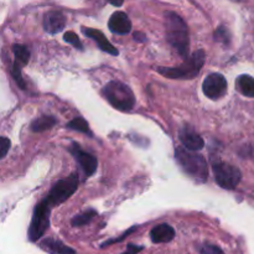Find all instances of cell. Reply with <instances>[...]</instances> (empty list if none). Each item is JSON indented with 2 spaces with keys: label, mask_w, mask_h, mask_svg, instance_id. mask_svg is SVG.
<instances>
[{
  "label": "cell",
  "mask_w": 254,
  "mask_h": 254,
  "mask_svg": "<svg viewBox=\"0 0 254 254\" xmlns=\"http://www.w3.org/2000/svg\"><path fill=\"white\" fill-rule=\"evenodd\" d=\"M109 30L114 34L127 35L131 30V21L128 17V15L123 11L114 12L108 21Z\"/></svg>",
  "instance_id": "cell-11"
},
{
  "label": "cell",
  "mask_w": 254,
  "mask_h": 254,
  "mask_svg": "<svg viewBox=\"0 0 254 254\" xmlns=\"http://www.w3.org/2000/svg\"><path fill=\"white\" fill-rule=\"evenodd\" d=\"M21 68H22V67H20L19 64H15V62H14V64H12L11 74H12V77H14L15 82H16V83L19 84L20 88L24 89L25 87H26V84H25L24 79H22V76H21Z\"/></svg>",
  "instance_id": "cell-23"
},
{
  "label": "cell",
  "mask_w": 254,
  "mask_h": 254,
  "mask_svg": "<svg viewBox=\"0 0 254 254\" xmlns=\"http://www.w3.org/2000/svg\"><path fill=\"white\" fill-rule=\"evenodd\" d=\"M41 248H44L50 254H76L72 248L67 247L61 241L52 240V238H47V240L42 241Z\"/></svg>",
  "instance_id": "cell-15"
},
{
  "label": "cell",
  "mask_w": 254,
  "mask_h": 254,
  "mask_svg": "<svg viewBox=\"0 0 254 254\" xmlns=\"http://www.w3.org/2000/svg\"><path fill=\"white\" fill-rule=\"evenodd\" d=\"M77 189H78V175L71 174L68 178L59 180L52 186V189L46 196L47 203L51 207L61 205L76 192Z\"/></svg>",
  "instance_id": "cell-5"
},
{
  "label": "cell",
  "mask_w": 254,
  "mask_h": 254,
  "mask_svg": "<svg viewBox=\"0 0 254 254\" xmlns=\"http://www.w3.org/2000/svg\"><path fill=\"white\" fill-rule=\"evenodd\" d=\"M55 124H56V119L54 117H40V118L35 119L31 123V130L35 131V133H41V131L47 130V129H51Z\"/></svg>",
  "instance_id": "cell-17"
},
{
  "label": "cell",
  "mask_w": 254,
  "mask_h": 254,
  "mask_svg": "<svg viewBox=\"0 0 254 254\" xmlns=\"http://www.w3.org/2000/svg\"><path fill=\"white\" fill-rule=\"evenodd\" d=\"M67 128L72 129V130L81 131V133L84 134H88V135H92L88 123H87L82 117H76L74 119H72V121L67 124Z\"/></svg>",
  "instance_id": "cell-19"
},
{
  "label": "cell",
  "mask_w": 254,
  "mask_h": 254,
  "mask_svg": "<svg viewBox=\"0 0 254 254\" xmlns=\"http://www.w3.org/2000/svg\"><path fill=\"white\" fill-rule=\"evenodd\" d=\"M134 39L135 40H138V41H145V36H144V35H141V34H139V32H135V34H134Z\"/></svg>",
  "instance_id": "cell-28"
},
{
  "label": "cell",
  "mask_w": 254,
  "mask_h": 254,
  "mask_svg": "<svg viewBox=\"0 0 254 254\" xmlns=\"http://www.w3.org/2000/svg\"><path fill=\"white\" fill-rule=\"evenodd\" d=\"M66 26V17L61 11H49L44 17V29L49 34H59Z\"/></svg>",
  "instance_id": "cell-10"
},
{
  "label": "cell",
  "mask_w": 254,
  "mask_h": 254,
  "mask_svg": "<svg viewBox=\"0 0 254 254\" xmlns=\"http://www.w3.org/2000/svg\"><path fill=\"white\" fill-rule=\"evenodd\" d=\"M69 151L74 156L77 163L79 164L86 178H89L96 173L97 166H98V160H97L96 156L82 150L78 144H72V148H69Z\"/></svg>",
  "instance_id": "cell-9"
},
{
  "label": "cell",
  "mask_w": 254,
  "mask_h": 254,
  "mask_svg": "<svg viewBox=\"0 0 254 254\" xmlns=\"http://www.w3.org/2000/svg\"><path fill=\"white\" fill-rule=\"evenodd\" d=\"M102 92L109 104L118 111H131L135 104V97L130 87L121 81H111L103 87Z\"/></svg>",
  "instance_id": "cell-4"
},
{
  "label": "cell",
  "mask_w": 254,
  "mask_h": 254,
  "mask_svg": "<svg viewBox=\"0 0 254 254\" xmlns=\"http://www.w3.org/2000/svg\"><path fill=\"white\" fill-rule=\"evenodd\" d=\"M50 208L51 206L47 203L46 198L35 206L34 215L29 228V238L31 242H36L45 235L50 226Z\"/></svg>",
  "instance_id": "cell-6"
},
{
  "label": "cell",
  "mask_w": 254,
  "mask_h": 254,
  "mask_svg": "<svg viewBox=\"0 0 254 254\" xmlns=\"http://www.w3.org/2000/svg\"><path fill=\"white\" fill-rule=\"evenodd\" d=\"M82 30H83V34L86 35L87 37H89V39H92L93 41L97 42V45H98L99 49H101L102 51L107 52V54L109 55H113V56H117V55L119 54L118 50L107 40V37L104 36L103 32H101L99 30L96 29H91V27H87V29L83 27Z\"/></svg>",
  "instance_id": "cell-12"
},
{
  "label": "cell",
  "mask_w": 254,
  "mask_h": 254,
  "mask_svg": "<svg viewBox=\"0 0 254 254\" xmlns=\"http://www.w3.org/2000/svg\"><path fill=\"white\" fill-rule=\"evenodd\" d=\"M10 140L7 138H4V136H0V160L4 158L7 154V151L10 150Z\"/></svg>",
  "instance_id": "cell-24"
},
{
  "label": "cell",
  "mask_w": 254,
  "mask_h": 254,
  "mask_svg": "<svg viewBox=\"0 0 254 254\" xmlns=\"http://www.w3.org/2000/svg\"><path fill=\"white\" fill-rule=\"evenodd\" d=\"M64 41H66V42H68L69 45H72V46H73L74 49H77V50H83V46H82L81 40H79V37L77 36V35L74 34L73 31H67L66 34H64Z\"/></svg>",
  "instance_id": "cell-22"
},
{
  "label": "cell",
  "mask_w": 254,
  "mask_h": 254,
  "mask_svg": "<svg viewBox=\"0 0 254 254\" xmlns=\"http://www.w3.org/2000/svg\"><path fill=\"white\" fill-rule=\"evenodd\" d=\"M166 40L184 59L189 57L190 49V35L188 25L176 12H166L165 15Z\"/></svg>",
  "instance_id": "cell-1"
},
{
  "label": "cell",
  "mask_w": 254,
  "mask_h": 254,
  "mask_svg": "<svg viewBox=\"0 0 254 254\" xmlns=\"http://www.w3.org/2000/svg\"><path fill=\"white\" fill-rule=\"evenodd\" d=\"M213 36H215V40L216 41L221 42V44L223 45H230L231 42V34L230 31H228L227 29H226L225 26H220L217 30L215 31V34H213Z\"/></svg>",
  "instance_id": "cell-21"
},
{
  "label": "cell",
  "mask_w": 254,
  "mask_h": 254,
  "mask_svg": "<svg viewBox=\"0 0 254 254\" xmlns=\"http://www.w3.org/2000/svg\"><path fill=\"white\" fill-rule=\"evenodd\" d=\"M96 216L97 212L94 210L84 211V212L79 213V215H77L76 217L72 220V226H74V227H81V226H84L87 225V223L91 222Z\"/></svg>",
  "instance_id": "cell-20"
},
{
  "label": "cell",
  "mask_w": 254,
  "mask_h": 254,
  "mask_svg": "<svg viewBox=\"0 0 254 254\" xmlns=\"http://www.w3.org/2000/svg\"><path fill=\"white\" fill-rule=\"evenodd\" d=\"M143 250V247H138V246H134V245H129L128 246V250L126 251L124 253L122 254H136L138 252Z\"/></svg>",
  "instance_id": "cell-26"
},
{
  "label": "cell",
  "mask_w": 254,
  "mask_h": 254,
  "mask_svg": "<svg viewBox=\"0 0 254 254\" xmlns=\"http://www.w3.org/2000/svg\"><path fill=\"white\" fill-rule=\"evenodd\" d=\"M215 180L222 189L226 190H233L237 188L238 184L242 179V173L240 169L235 165L225 163V161H217L212 165Z\"/></svg>",
  "instance_id": "cell-7"
},
{
  "label": "cell",
  "mask_w": 254,
  "mask_h": 254,
  "mask_svg": "<svg viewBox=\"0 0 254 254\" xmlns=\"http://www.w3.org/2000/svg\"><path fill=\"white\" fill-rule=\"evenodd\" d=\"M201 254H225L220 247L213 245H205L201 248Z\"/></svg>",
  "instance_id": "cell-25"
},
{
  "label": "cell",
  "mask_w": 254,
  "mask_h": 254,
  "mask_svg": "<svg viewBox=\"0 0 254 254\" xmlns=\"http://www.w3.org/2000/svg\"><path fill=\"white\" fill-rule=\"evenodd\" d=\"M12 52L15 56V64H19L20 67H24L27 64L30 60V51L24 45H14L12 46Z\"/></svg>",
  "instance_id": "cell-18"
},
{
  "label": "cell",
  "mask_w": 254,
  "mask_h": 254,
  "mask_svg": "<svg viewBox=\"0 0 254 254\" xmlns=\"http://www.w3.org/2000/svg\"><path fill=\"white\" fill-rule=\"evenodd\" d=\"M206 55L203 50H197L191 56L185 59V62L178 67H158L156 71L163 76L173 79H191L200 73Z\"/></svg>",
  "instance_id": "cell-3"
},
{
  "label": "cell",
  "mask_w": 254,
  "mask_h": 254,
  "mask_svg": "<svg viewBox=\"0 0 254 254\" xmlns=\"http://www.w3.org/2000/svg\"><path fill=\"white\" fill-rule=\"evenodd\" d=\"M109 2H111L112 5H114V6H122L124 2V0H108Z\"/></svg>",
  "instance_id": "cell-27"
},
{
  "label": "cell",
  "mask_w": 254,
  "mask_h": 254,
  "mask_svg": "<svg viewBox=\"0 0 254 254\" xmlns=\"http://www.w3.org/2000/svg\"><path fill=\"white\" fill-rule=\"evenodd\" d=\"M175 237V230L168 223H161L155 226L150 231V238L154 243L170 242Z\"/></svg>",
  "instance_id": "cell-14"
},
{
  "label": "cell",
  "mask_w": 254,
  "mask_h": 254,
  "mask_svg": "<svg viewBox=\"0 0 254 254\" xmlns=\"http://www.w3.org/2000/svg\"><path fill=\"white\" fill-rule=\"evenodd\" d=\"M202 91L210 99H218L227 92V81L221 73H211L203 79Z\"/></svg>",
  "instance_id": "cell-8"
},
{
  "label": "cell",
  "mask_w": 254,
  "mask_h": 254,
  "mask_svg": "<svg viewBox=\"0 0 254 254\" xmlns=\"http://www.w3.org/2000/svg\"><path fill=\"white\" fill-rule=\"evenodd\" d=\"M237 89L246 97L254 98V78L250 74H241L236 81Z\"/></svg>",
  "instance_id": "cell-16"
},
{
  "label": "cell",
  "mask_w": 254,
  "mask_h": 254,
  "mask_svg": "<svg viewBox=\"0 0 254 254\" xmlns=\"http://www.w3.org/2000/svg\"><path fill=\"white\" fill-rule=\"evenodd\" d=\"M175 159L184 171L196 180L203 181L208 178L207 161L201 154L179 146L175 149Z\"/></svg>",
  "instance_id": "cell-2"
},
{
  "label": "cell",
  "mask_w": 254,
  "mask_h": 254,
  "mask_svg": "<svg viewBox=\"0 0 254 254\" xmlns=\"http://www.w3.org/2000/svg\"><path fill=\"white\" fill-rule=\"evenodd\" d=\"M180 141L184 148L191 151H198L205 146V141L197 133L186 128L180 131Z\"/></svg>",
  "instance_id": "cell-13"
}]
</instances>
